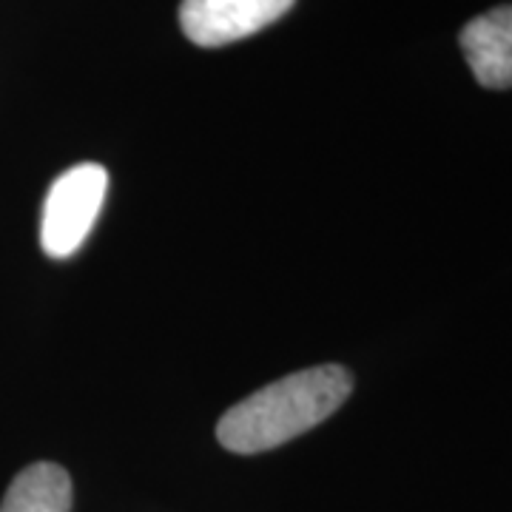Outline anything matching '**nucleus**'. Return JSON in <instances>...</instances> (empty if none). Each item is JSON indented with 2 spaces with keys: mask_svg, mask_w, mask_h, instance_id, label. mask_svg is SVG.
<instances>
[{
  "mask_svg": "<svg viewBox=\"0 0 512 512\" xmlns=\"http://www.w3.org/2000/svg\"><path fill=\"white\" fill-rule=\"evenodd\" d=\"M350 387L353 379L339 365L291 373L234 404L217 424V439L239 456L274 450L330 419L350 396Z\"/></svg>",
  "mask_w": 512,
  "mask_h": 512,
  "instance_id": "f257e3e1",
  "label": "nucleus"
},
{
  "mask_svg": "<svg viewBox=\"0 0 512 512\" xmlns=\"http://www.w3.org/2000/svg\"><path fill=\"white\" fill-rule=\"evenodd\" d=\"M109 174L97 163H80L60 174L43 202L40 245L55 259L77 254L103 208Z\"/></svg>",
  "mask_w": 512,
  "mask_h": 512,
  "instance_id": "f03ea898",
  "label": "nucleus"
},
{
  "mask_svg": "<svg viewBox=\"0 0 512 512\" xmlns=\"http://www.w3.org/2000/svg\"><path fill=\"white\" fill-rule=\"evenodd\" d=\"M293 6V0H183L180 26L202 49L228 46L262 32Z\"/></svg>",
  "mask_w": 512,
  "mask_h": 512,
  "instance_id": "7ed1b4c3",
  "label": "nucleus"
},
{
  "mask_svg": "<svg viewBox=\"0 0 512 512\" xmlns=\"http://www.w3.org/2000/svg\"><path fill=\"white\" fill-rule=\"evenodd\" d=\"M461 52L484 89H512V6H495L458 35Z\"/></svg>",
  "mask_w": 512,
  "mask_h": 512,
  "instance_id": "20e7f679",
  "label": "nucleus"
},
{
  "mask_svg": "<svg viewBox=\"0 0 512 512\" xmlns=\"http://www.w3.org/2000/svg\"><path fill=\"white\" fill-rule=\"evenodd\" d=\"M72 510V478L52 464H29L3 495L0 512H69Z\"/></svg>",
  "mask_w": 512,
  "mask_h": 512,
  "instance_id": "39448f33",
  "label": "nucleus"
}]
</instances>
